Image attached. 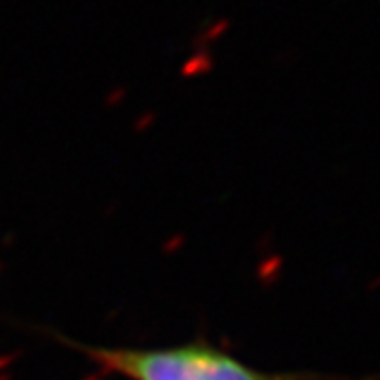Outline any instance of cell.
Wrapping results in <instances>:
<instances>
[{
	"label": "cell",
	"instance_id": "6da1fadb",
	"mask_svg": "<svg viewBox=\"0 0 380 380\" xmlns=\"http://www.w3.org/2000/svg\"><path fill=\"white\" fill-rule=\"evenodd\" d=\"M101 368L131 380H294L262 374L207 344L176 349H89Z\"/></svg>",
	"mask_w": 380,
	"mask_h": 380
}]
</instances>
